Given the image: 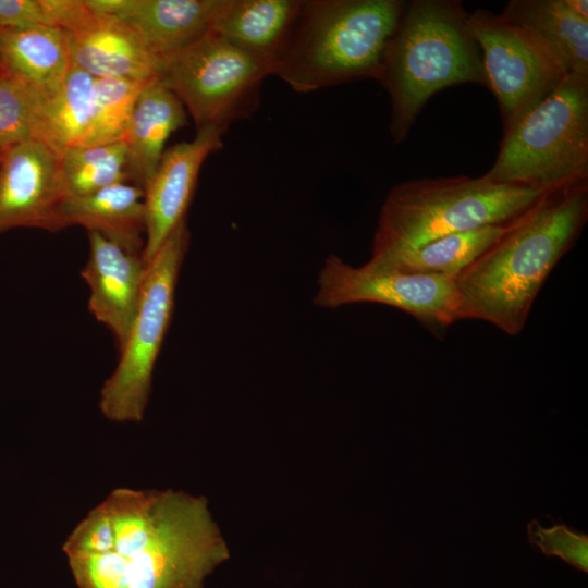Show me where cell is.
<instances>
[{
    "label": "cell",
    "instance_id": "23",
    "mask_svg": "<svg viewBox=\"0 0 588 588\" xmlns=\"http://www.w3.org/2000/svg\"><path fill=\"white\" fill-rule=\"evenodd\" d=\"M60 170L65 197L93 194L132 179L125 142L68 148L60 154Z\"/></svg>",
    "mask_w": 588,
    "mask_h": 588
},
{
    "label": "cell",
    "instance_id": "18",
    "mask_svg": "<svg viewBox=\"0 0 588 588\" xmlns=\"http://www.w3.org/2000/svg\"><path fill=\"white\" fill-rule=\"evenodd\" d=\"M72 66L64 30L36 26L0 27V70L51 98Z\"/></svg>",
    "mask_w": 588,
    "mask_h": 588
},
{
    "label": "cell",
    "instance_id": "14",
    "mask_svg": "<svg viewBox=\"0 0 588 588\" xmlns=\"http://www.w3.org/2000/svg\"><path fill=\"white\" fill-rule=\"evenodd\" d=\"M89 256L82 277L89 289L94 317L124 344L135 319L146 275L142 255L127 252L96 232H88Z\"/></svg>",
    "mask_w": 588,
    "mask_h": 588
},
{
    "label": "cell",
    "instance_id": "16",
    "mask_svg": "<svg viewBox=\"0 0 588 588\" xmlns=\"http://www.w3.org/2000/svg\"><path fill=\"white\" fill-rule=\"evenodd\" d=\"M62 229L84 226L122 247L142 255L145 243L144 189L128 182L93 194L65 197L59 210Z\"/></svg>",
    "mask_w": 588,
    "mask_h": 588
},
{
    "label": "cell",
    "instance_id": "11",
    "mask_svg": "<svg viewBox=\"0 0 588 588\" xmlns=\"http://www.w3.org/2000/svg\"><path fill=\"white\" fill-rule=\"evenodd\" d=\"M65 198L60 155L30 140L0 152V234L15 228L62 230L59 210Z\"/></svg>",
    "mask_w": 588,
    "mask_h": 588
},
{
    "label": "cell",
    "instance_id": "9",
    "mask_svg": "<svg viewBox=\"0 0 588 588\" xmlns=\"http://www.w3.org/2000/svg\"><path fill=\"white\" fill-rule=\"evenodd\" d=\"M467 26L482 58L487 87L509 128L550 95L568 74L534 35L490 10L468 13Z\"/></svg>",
    "mask_w": 588,
    "mask_h": 588
},
{
    "label": "cell",
    "instance_id": "17",
    "mask_svg": "<svg viewBox=\"0 0 588 588\" xmlns=\"http://www.w3.org/2000/svg\"><path fill=\"white\" fill-rule=\"evenodd\" d=\"M185 124L186 113L180 99L159 78L145 83L125 139L131 177L143 189L159 164L168 138Z\"/></svg>",
    "mask_w": 588,
    "mask_h": 588
},
{
    "label": "cell",
    "instance_id": "2",
    "mask_svg": "<svg viewBox=\"0 0 588 588\" xmlns=\"http://www.w3.org/2000/svg\"><path fill=\"white\" fill-rule=\"evenodd\" d=\"M588 219V183L544 194L453 280L460 320L489 322L515 336L547 278Z\"/></svg>",
    "mask_w": 588,
    "mask_h": 588
},
{
    "label": "cell",
    "instance_id": "4",
    "mask_svg": "<svg viewBox=\"0 0 588 588\" xmlns=\"http://www.w3.org/2000/svg\"><path fill=\"white\" fill-rule=\"evenodd\" d=\"M403 0H302L272 75L297 93L376 79Z\"/></svg>",
    "mask_w": 588,
    "mask_h": 588
},
{
    "label": "cell",
    "instance_id": "12",
    "mask_svg": "<svg viewBox=\"0 0 588 588\" xmlns=\"http://www.w3.org/2000/svg\"><path fill=\"white\" fill-rule=\"evenodd\" d=\"M224 133L207 128L191 142L177 143L163 151L159 164L144 187L145 243L142 258L147 264L172 231L184 220L205 160L222 148Z\"/></svg>",
    "mask_w": 588,
    "mask_h": 588
},
{
    "label": "cell",
    "instance_id": "8",
    "mask_svg": "<svg viewBox=\"0 0 588 588\" xmlns=\"http://www.w3.org/2000/svg\"><path fill=\"white\" fill-rule=\"evenodd\" d=\"M272 64L210 32L164 65L160 81L191 114L196 132L228 127L259 106Z\"/></svg>",
    "mask_w": 588,
    "mask_h": 588
},
{
    "label": "cell",
    "instance_id": "3",
    "mask_svg": "<svg viewBox=\"0 0 588 588\" xmlns=\"http://www.w3.org/2000/svg\"><path fill=\"white\" fill-rule=\"evenodd\" d=\"M460 0L405 1L376 81L391 102L390 135L401 144L428 100L443 88L487 86L480 49Z\"/></svg>",
    "mask_w": 588,
    "mask_h": 588
},
{
    "label": "cell",
    "instance_id": "29",
    "mask_svg": "<svg viewBox=\"0 0 588 588\" xmlns=\"http://www.w3.org/2000/svg\"><path fill=\"white\" fill-rule=\"evenodd\" d=\"M1 152V151H0Z\"/></svg>",
    "mask_w": 588,
    "mask_h": 588
},
{
    "label": "cell",
    "instance_id": "5",
    "mask_svg": "<svg viewBox=\"0 0 588 588\" xmlns=\"http://www.w3.org/2000/svg\"><path fill=\"white\" fill-rule=\"evenodd\" d=\"M544 194L525 186L497 184L483 175L399 183L381 206L368 262L384 264L452 233L509 223L534 207Z\"/></svg>",
    "mask_w": 588,
    "mask_h": 588
},
{
    "label": "cell",
    "instance_id": "7",
    "mask_svg": "<svg viewBox=\"0 0 588 588\" xmlns=\"http://www.w3.org/2000/svg\"><path fill=\"white\" fill-rule=\"evenodd\" d=\"M189 231L182 221L146 264L138 309L120 348V358L105 381L99 409L115 422H140L151 392L157 357L169 329L180 270L187 253Z\"/></svg>",
    "mask_w": 588,
    "mask_h": 588
},
{
    "label": "cell",
    "instance_id": "27",
    "mask_svg": "<svg viewBox=\"0 0 588 588\" xmlns=\"http://www.w3.org/2000/svg\"><path fill=\"white\" fill-rule=\"evenodd\" d=\"M47 26L42 0H0V27Z\"/></svg>",
    "mask_w": 588,
    "mask_h": 588
},
{
    "label": "cell",
    "instance_id": "22",
    "mask_svg": "<svg viewBox=\"0 0 588 588\" xmlns=\"http://www.w3.org/2000/svg\"><path fill=\"white\" fill-rule=\"evenodd\" d=\"M95 77L72 65L62 86L48 98L42 143L57 154L82 146L93 120Z\"/></svg>",
    "mask_w": 588,
    "mask_h": 588
},
{
    "label": "cell",
    "instance_id": "24",
    "mask_svg": "<svg viewBox=\"0 0 588 588\" xmlns=\"http://www.w3.org/2000/svg\"><path fill=\"white\" fill-rule=\"evenodd\" d=\"M48 97L0 70V151L16 144L42 143Z\"/></svg>",
    "mask_w": 588,
    "mask_h": 588
},
{
    "label": "cell",
    "instance_id": "19",
    "mask_svg": "<svg viewBox=\"0 0 588 588\" xmlns=\"http://www.w3.org/2000/svg\"><path fill=\"white\" fill-rule=\"evenodd\" d=\"M302 0H226L211 32L273 64L291 33Z\"/></svg>",
    "mask_w": 588,
    "mask_h": 588
},
{
    "label": "cell",
    "instance_id": "28",
    "mask_svg": "<svg viewBox=\"0 0 588 588\" xmlns=\"http://www.w3.org/2000/svg\"><path fill=\"white\" fill-rule=\"evenodd\" d=\"M569 10L583 20L588 21V1L587 0H565Z\"/></svg>",
    "mask_w": 588,
    "mask_h": 588
},
{
    "label": "cell",
    "instance_id": "20",
    "mask_svg": "<svg viewBox=\"0 0 588 588\" xmlns=\"http://www.w3.org/2000/svg\"><path fill=\"white\" fill-rule=\"evenodd\" d=\"M544 45L567 73L588 75V21L565 0H511L499 13Z\"/></svg>",
    "mask_w": 588,
    "mask_h": 588
},
{
    "label": "cell",
    "instance_id": "15",
    "mask_svg": "<svg viewBox=\"0 0 588 588\" xmlns=\"http://www.w3.org/2000/svg\"><path fill=\"white\" fill-rule=\"evenodd\" d=\"M65 34L72 65L95 78L146 83L163 73L164 64L114 16L95 12L87 24Z\"/></svg>",
    "mask_w": 588,
    "mask_h": 588
},
{
    "label": "cell",
    "instance_id": "6",
    "mask_svg": "<svg viewBox=\"0 0 588 588\" xmlns=\"http://www.w3.org/2000/svg\"><path fill=\"white\" fill-rule=\"evenodd\" d=\"M482 175L543 193L588 183V75L568 73L504 130L498 156Z\"/></svg>",
    "mask_w": 588,
    "mask_h": 588
},
{
    "label": "cell",
    "instance_id": "1",
    "mask_svg": "<svg viewBox=\"0 0 588 588\" xmlns=\"http://www.w3.org/2000/svg\"><path fill=\"white\" fill-rule=\"evenodd\" d=\"M109 551L69 556L78 588H204L228 556L204 497L117 488L102 501Z\"/></svg>",
    "mask_w": 588,
    "mask_h": 588
},
{
    "label": "cell",
    "instance_id": "10",
    "mask_svg": "<svg viewBox=\"0 0 588 588\" xmlns=\"http://www.w3.org/2000/svg\"><path fill=\"white\" fill-rule=\"evenodd\" d=\"M334 309L357 303H377L397 308L434 333L460 320L454 280L440 274L406 273L368 261L354 267L336 255L326 258L313 299Z\"/></svg>",
    "mask_w": 588,
    "mask_h": 588
},
{
    "label": "cell",
    "instance_id": "26",
    "mask_svg": "<svg viewBox=\"0 0 588 588\" xmlns=\"http://www.w3.org/2000/svg\"><path fill=\"white\" fill-rule=\"evenodd\" d=\"M530 543L543 554L555 555L573 567L588 572V537L586 534L569 529L564 524L543 527L537 520L527 525Z\"/></svg>",
    "mask_w": 588,
    "mask_h": 588
},
{
    "label": "cell",
    "instance_id": "25",
    "mask_svg": "<svg viewBox=\"0 0 588 588\" xmlns=\"http://www.w3.org/2000/svg\"><path fill=\"white\" fill-rule=\"evenodd\" d=\"M144 84L124 78H95L93 120L82 146L125 142Z\"/></svg>",
    "mask_w": 588,
    "mask_h": 588
},
{
    "label": "cell",
    "instance_id": "21",
    "mask_svg": "<svg viewBox=\"0 0 588 588\" xmlns=\"http://www.w3.org/2000/svg\"><path fill=\"white\" fill-rule=\"evenodd\" d=\"M519 218L509 223L488 224L452 233L375 266L406 273L440 274L454 279L494 245Z\"/></svg>",
    "mask_w": 588,
    "mask_h": 588
},
{
    "label": "cell",
    "instance_id": "13",
    "mask_svg": "<svg viewBox=\"0 0 588 588\" xmlns=\"http://www.w3.org/2000/svg\"><path fill=\"white\" fill-rule=\"evenodd\" d=\"M226 0H87L126 24L164 65L211 32ZM164 70V69H163Z\"/></svg>",
    "mask_w": 588,
    "mask_h": 588
}]
</instances>
